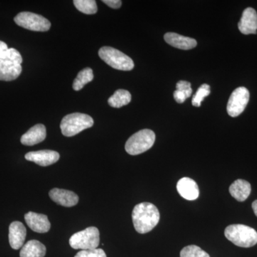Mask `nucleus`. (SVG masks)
<instances>
[{"instance_id": "nucleus-18", "label": "nucleus", "mask_w": 257, "mask_h": 257, "mask_svg": "<svg viewBox=\"0 0 257 257\" xmlns=\"http://www.w3.org/2000/svg\"><path fill=\"white\" fill-rule=\"evenodd\" d=\"M251 192V184L247 181L237 179L229 187L231 195L239 202H244Z\"/></svg>"}, {"instance_id": "nucleus-6", "label": "nucleus", "mask_w": 257, "mask_h": 257, "mask_svg": "<svg viewBox=\"0 0 257 257\" xmlns=\"http://www.w3.org/2000/svg\"><path fill=\"white\" fill-rule=\"evenodd\" d=\"M69 244L74 249H94L99 244V229L94 226L78 231L71 236Z\"/></svg>"}, {"instance_id": "nucleus-23", "label": "nucleus", "mask_w": 257, "mask_h": 257, "mask_svg": "<svg viewBox=\"0 0 257 257\" xmlns=\"http://www.w3.org/2000/svg\"><path fill=\"white\" fill-rule=\"evenodd\" d=\"M180 257H210L209 253L196 245H189L182 248Z\"/></svg>"}, {"instance_id": "nucleus-16", "label": "nucleus", "mask_w": 257, "mask_h": 257, "mask_svg": "<svg viewBox=\"0 0 257 257\" xmlns=\"http://www.w3.org/2000/svg\"><path fill=\"white\" fill-rule=\"evenodd\" d=\"M165 40L171 46L179 50H192L197 47V42L194 39L188 37L182 36L174 32H168L165 35Z\"/></svg>"}, {"instance_id": "nucleus-12", "label": "nucleus", "mask_w": 257, "mask_h": 257, "mask_svg": "<svg viewBox=\"0 0 257 257\" xmlns=\"http://www.w3.org/2000/svg\"><path fill=\"white\" fill-rule=\"evenodd\" d=\"M239 31L243 35L256 34L257 13L256 10L248 8L243 10L242 16L238 24Z\"/></svg>"}, {"instance_id": "nucleus-21", "label": "nucleus", "mask_w": 257, "mask_h": 257, "mask_svg": "<svg viewBox=\"0 0 257 257\" xmlns=\"http://www.w3.org/2000/svg\"><path fill=\"white\" fill-rule=\"evenodd\" d=\"M94 79L92 69L87 67L82 69L77 74V77L73 82V89L75 91H79L84 87L87 83L92 82Z\"/></svg>"}, {"instance_id": "nucleus-17", "label": "nucleus", "mask_w": 257, "mask_h": 257, "mask_svg": "<svg viewBox=\"0 0 257 257\" xmlns=\"http://www.w3.org/2000/svg\"><path fill=\"white\" fill-rule=\"evenodd\" d=\"M22 71L21 64L0 59V80L7 82L15 80L21 74Z\"/></svg>"}, {"instance_id": "nucleus-25", "label": "nucleus", "mask_w": 257, "mask_h": 257, "mask_svg": "<svg viewBox=\"0 0 257 257\" xmlns=\"http://www.w3.org/2000/svg\"><path fill=\"white\" fill-rule=\"evenodd\" d=\"M0 59L19 64H22L23 62V57L20 52L14 48H8L3 53L0 54Z\"/></svg>"}, {"instance_id": "nucleus-1", "label": "nucleus", "mask_w": 257, "mask_h": 257, "mask_svg": "<svg viewBox=\"0 0 257 257\" xmlns=\"http://www.w3.org/2000/svg\"><path fill=\"white\" fill-rule=\"evenodd\" d=\"M132 217L135 230L140 234H146L158 224L160 214L156 206L143 202L135 206Z\"/></svg>"}, {"instance_id": "nucleus-9", "label": "nucleus", "mask_w": 257, "mask_h": 257, "mask_svg": "<svg viewBox=\"0 0 257 257\" xmlns=\"http://www.w3.org/2000/svg\"><path fill=\"white\" fill-rule=\"evenodd\" d=\"M60 154L52 150H40L30 152L25 155V159L30 162H35L42 167H47L56 163L60 160Z\"/></svg>"}, {"instance_id": "nucleus-24", "label": "nucleus", "mask_w": 257, "mask_h": 257, "mask_svg": "<svg viewBox=\"0 0 257 257\" xmlns=\"http://www.w3.org/2000/svg\"><path fill=\"white\" fill-rule=\"evenodd\" d=\"M210 86L208 85L207 84H202L199 89H197V92L195 93L192 101V105L194 106H201L202 101L204 100L206 96H209L210 94Z\"/></svg>"}, {"instance_id": "nucleus-7", "label": "nucleus", "mask_w": 257, "mask_h": 257, "mask_svg": "<svg viewBox=\"0 0 257 257\" xmlns=\"http://www.w3.org/2000/svg\"><path fill=\"white\" fill-rule=\"evenodd\" d=\"M14 20L18 26L31 31L47 32L51 28L50 22L47 19L29 12L19 13Z\"/></svg>"}, {"instance_id": "nucleus-11", "label": "nucleus", "mask_w": 257, "mask_h": 257, "mask_svg": "<svg viewBox=\"0 0 257 257\" xmlns=\"http://www.w3.org/2000/svg\"><path fill=\"white\" fill-rule=\"evenodd\" d=\"M25 221L29 227L37 233H47L51 224L47 215L30 211L25 215Z\"/></svg>"}, {"instance_id": "nucleus-22", "label": "nucleus", "mask_w": 257, "mask_h": 257, "mask_svg": "<svg viewBox=\"0 0 257 257\" xmlns=\"http://www.w3.org/2000/svg\"><path fill=\"white\" fill-rule=\"evenodd\" d=\"M74 6L81 13L86 15H94L97 12V6L94 0H74Z\"/></svg>"}, {"instance_id": "nucleus-26", "label": "nucleus", "mask_w": 257, "mask_h": 257, "mask_svg": "<svg viewBox=\"0 0 257 257\" xmlns=\"http://www.w3.org/2000/svg\"><path fill=\"white\" fill-rule=\"evenodd\" d=\"M74 257H106L105 252L101 248L81 250Z\"/></svg>"}, {"instance_id": "nucleus-27", "label": "nucleus", "mask_w": 257, "mask_h": 257, "mask_svg": "<svg viewBox=\"0 0 257 257\" xmlns=\"http://www.w3.org/2000/svg\"><path fill=\"white\" fill-rule=\"evenodd\" d=\"M192 94V89H188L187 91H185V92H182V91L176 90L175 92H174V98H175V101H177V103H179V104H182V103L184 102L186 99L187 98H189V96H191Z\"/></svg>"}, {"instance_id": "nucleus-13", "label": "nucleus", "mask_w": 257, "mask_h": 257, "mask_svg": "<svg viewBox=\"0 0 257 257\" xmlns=\"http://www.w3.org/2000/svg\"><path fill=\"white\" fill-rule=\"evenodd\" d=\"M26 235V228L23 223L20 221L12 223L9 227V241L11 247L15 250L23 247Z\"/></svg>"}, {"instance_id": "nucleus-19", "label": "nucleus", "mask_w": 257, "mask_h": 257, "mask_svg": "<svg viewBox=\"0 0 257 257\" xmlns=\"http://www.w3.org/2000/svg\"><path fill=\"white\" fill-rule=\"evenodd\" d=\"M20 257H44L46 254V247L37 240H30L22 248Z\"/></svg>"}, {"instance_id": "nucleus-2", "label": "nucleus", "mask_w": 257, "mask_h": 257, "mask_svg": "<svg viewBox=\"0 0 257 257\" xmlns=\"http://www.w3.org/2000/svg\"><path fill=\"white\" fill-rule=\"evenodd\" d=\"M226 239L240 247L249 248L257 243V231L243 224H231L224 230Z\"/></svg>"}, {"instance_id": "nucleus-3", "label": "nucleus", "mask_w": 257, "mask_h": 257, "mask_svg": "<svg viewBox=\"0 0 257 257\" xmlns=\"http://www.w3.org/2000/svg\"><path fill=\"white\" fill-rule=\"evenodd\" d=\"M94 120L89 115L72 113L66 115L61 121L60 128L65 137H73L86 128L92 127Z\"/></svg>"}, {"instance_id": "nucleus-30", "label": "nucleus", "mask_w": 257, "mask_h": 257, "mask_svg": "<svg viewBox=\"0 0 257 257\" xmlns=\"http://www.w3.org/2000/svg\"><path fill=\"white\" fill-rule=\"evenodd\" d=\"M8 47L7 44L4 42L0 41V54L3 53V52H5V51L8 50Z\"/></svg>"}, {"instance_id": "nucleus-29", "label": "nucleus", "mask_w": 257, "mask_h": 257, "mask_svg": "<svg viewBox=\"0 0 257 257\" xmlns=\"http://www.w3.org/2000/svg\"><path fill=\"white\" fill-rule=\"evenodd\" d=\"M103 3L113 9H119L121 6V1L120 0H103Z\"/></svg>"}, {"instance_id": "nucleus-14", "label": "nucleus", "mask_w": 257, "mask_h": 257, "mask_svg": "<svg viewBox=\"0 0 257 257\" xmlns=\"http://www.w3.org/2000/svg\"><path fill=\"white\" fill-rule=\"evenodd\" d=\"M177 189L181 197L187 200H195L199 195V189L197 182L189 177L179 179L177 184Z\"/></svg>"}, {"instance_id": "nucleus-5", "label": "nucleus", "mask_w": 257, "mask_h": 257, "mask_svg": "<svg viewBox=\"0 0 257 257\" xmlns=\"http://www.w3.org/2000/svg\"><path fill=\"white\" fill-rule=\"evenodd\" d=\"M99 56L108 65L118 70L130 71L135 67L133 60L128 56L112 47H101Z\"/></svg>"}, {"instance_id": "nucleus-8", "label": "nucleus", "mask_w": 257, "mask_h": 257, "mask_svg": "<svg viewBox=\"0 0 257 257\" xmlns=\"http://www.w3.org/2000/svg\"><path fill=\"white\" fill-rule=\"evenodd\" d=\"M249 100V92L246 88L238 87L232 92L228 101L227 113L231 117H236L243 112Z\"/></svg>"}, {"instance_id": "nucleus-31", "label": "nucleus", "mask_w": 257, "mask_h": 257, "mask_svg": "<svg viewBox=\"0 0 257 257\" xmlns=\"http://www.w3.org/2000/svg\"><path fill=\"white\" fill-rule=\"evenodd\" d=\"M252 209L255 215L257 216V200H255L254 202L252 203Z\"/></svg>"}, {"instance_id": "nucleus-15", "label": "nucleus", "mask_w": 257, "mask_h": 257, "mask_svg": "<svg viewBox=\"0 0 257 257\" xmlns=\"http://www.w3.org/2000/svg\"><path fill=\"white\" fill-rule=\"evenodd\" d=\"M47 136L45 125L38 124L32 126L21 138V143L25 146H33L42 143Z\"/></svg>"}, {"instance_id": "nucleus-28", "label": "nucleus", "mask_w": 257, "mask_h": 257, "mask_svg": "<svg viewBox=\"0 0 257 257\" xmlns=\"http://www.w3.org/2000/svg\"><path fill=\"white\" fill-rule=\"evenodd\" d=\"M191 88H192L191 87V83L186 82V81H179V82H177V90L185 92Z\"/></svg>"}, {"instance_id": "nucleus-4", "label": "nucleus", "mask_w": 257, "mask_h": 257, "mask_svg": "<svg viewBox=\"0 0 257 257\" xmlns=\"http://www.w3.org/2000/svg\"><path fill=\"white\" fill-rule=\"evenodd\" d=\"M155 134L152 130H140L128 138L125 145V150L128 155H138L151 149L155 144Z\"/></svg>"}, {"instance_id": "nucleus-20", "label": "nucleus", "mask_w": 257, "mask_h": 257, "mask_svg": "<svg viewBox=\"0 0 257 257\" xmlns=\"http://www.w3.org/2000/svg\"><path fill=\"white\" fill-rule=\"evenodd\" d=\"M132 100L130 92L125 89H118L108 99L109 105L114 108H120L127 105Z\"/></svg>"}, {"instance_id": "nucleus-10", "label": "nucleus", "mask_w": 257, "mask_h": 257, "mask_svg": "<svg viewBox=\"0 0 257 257\" xmlns=\"http://www.w3.org/2000/svg\"><path fill=\"white\" fill-rule=\"evenodd\" d=\"M49 195L53 202L66 207H72L77 205L79 202L77 194L66 189L55 188L49 193Z\"/></svg>"}]
</instances>
